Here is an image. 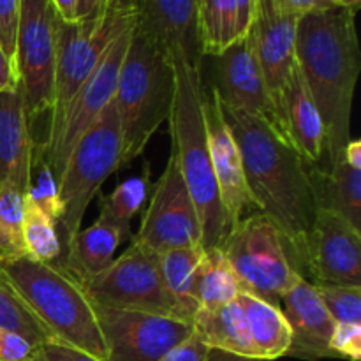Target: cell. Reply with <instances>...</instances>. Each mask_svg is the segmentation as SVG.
Instances as JSON below:
<instances>
[{
    "label": "cell",
    "instance_id": "obj_5",
    "mask_svg": "<svg viewBox=\"0 0 361 361\" xmlns=\"http://www.w3.org/2000/svg\"><path fill=\"white\" fill-rule=\"evenodd\" d=\"M173 95V63L134 27L113 97L122 133L123 166L140 157L159 127L168 122Z\"/></svg>",
    "mask_w": 361,
    "mask_h": 361
},
{
    "label": "cell",
    "instance_id": "obj_28",
    "mask_svg": "<svg viewBox=\"0 0 361 361\" xmlns=\"http://www.w3.org/2000/svg\"><path fill=\"white\" fill-rule=\"evenodd\" d=\"M23 242L27 257L41 263H53L62 257V242L56 222L25 196Z\"/></svg>",
    "mask_w": 361,
    "mask_h": 361
},
{
    "label": "cell",
    "instance_id": "obj_29",
    "mask_svg": "<svg viewBox=\"0 0 361 361\" xmlns=\"http://www.w3.org/2000/svg\"><path fill=\"white\" fill-rule=\"evenodd\" d=\"M23 212L25 194L13 183H0V263L27 256Z\"/></svg>",
    "mask_w": 361,
    "mask_h": 361
},
{
    "label": "cell",
    "instance_id": "obj_35",
    "mask_svg": "<svg viewBox=\"0 0 361 361\" xmlns=\"http://www.w3.org/2000/svg\"><path fill=\"white\" fill-rule=\"evenodd\" d=\"M37 358V345L23 335L0 328V361H34Z\"/></svg>",
    "mask_w": 361,
    "mask_h": 361
},
{
    "label": "cell",
    "instance_id": "obj_21",
    "mask_svg": "<svg viewBox=\"0 0 361 361\" xmlns=\"http://www.w3.org/2000/svg\"><path fill=\"white\" fill-rule=\"evenodd\" d=\"M21 88L0 92V183H13L27 194L34 143Z\"/></svg>",
    "mask_w": 361,
    "mask_h": 361
},
{
    "label": "cell",
    "instance_id": "obj_16",
    "mask_svg": "<svg viewBox=\"0 0 361 361\" xmlns=\"http://www.w3.org/2000/svg\"><path fill=\"white\" fill-rule=\"evenodd\" d=\"M134 27L154 42L171 63L201 67L197 0H127Z\"/></svg>",
    "mask_w": 361,
    "mask_h": 361
},
{
    "label": "cell",
    "instance_id": "obj_19",
    "mask_svg": "<svg viewBox=\"0 0 361 361\" xmlns=\"http://www.w3.org/2000/svg\"><path fill=\"white\" fill-rule=\"evenodd\" d=\"M214 88L222 104L259 116L282 134L277 111L268 94L249 35L217 56V85Z\"/></svg>",
    "mask_w": 361,
    "mask_h": 361
},
{
    "label": "cell",
    "instance_id": "obj_43",
    "mask_svg": "<svg viewBox=\"0 0 361 361\" xmlns=\"http://www.w3.org/2000/svg\"><path fill=\"white\" fill-rule=\"evenodd\" d=\"M106 0H80V20L95 16L104 7Z\"/></svg>",
    "mask_w": 361,
    "mask_h": 361
},
{
    "label": "cell",
    "instance_id": "obj_1",
    "mask_svg": "<svg viewBox=\"0 0 361 361\" xmlns=\"http://www.w3.org/2000/svg\"><path fill=\"white\" fill-rule=\"evenodd\" d=\"M219 106L242 154L254 207L281 229L300 267L303 243L319 210L305 159L267 120L236 111L221 101Z\"/></svg>",
    "mask_w": 361,
    "mask_h": 361
},
{
    "label": "cell",
    "instance_id": "obj_15",
    "mask_svg": "<svg viewBox=\"0 0 361 361\" xmlns=\"http://www.w3.org/2000/svg\"><path fill=\"white\" fill-rule=\"evenodd\" d=\"M316 286H361V229L319 208L300 254Z\"/></svg>",
    "mask_w": 361,
    "mask_h": 361
},
{
    "label": "cell",
    "instance_id": "obj_40",
    "mask_svg": "<svg viewBox=\"0 0 361 361\" xmlns=\"http://www.w3.org/2000/svg\"><path fill=\"white\" fill-rule=\"evenodd\" d=\"M20 88L16 67L0 44V92H13Z\"/></svg>",
    "mask_w": 361,
    "mask_h": 361
},
{
    "label": "cell",
    "instance_id": "obj_17",
    "mask_svg": "<svg viewBox=\"0 0 361 361\" xmlns=\"http://www.w3.org/2000/svg\"><path fill=\"white\" fill-rule=\"evenodd\" d=\"M300 18L282 13L274 0H257V13L249 32L254 55L259 63L274 108L281 122L282 134V94L296 66V27ZM288 140V137H286Z\"/></svg>",
    "mask_w": 361,
    "mask_h": 361
},
{
    "label": "cell",
    "instance_id": "obj_39",
    "mask_svg": "<svg viewBox=\"0 0 361 361\" xmlns=\"http://www.w3.org/2000/svg\"><path fill=\"white\" fill-rule=\"evenodd\" d=\"M274 4L282 13H288L296 18L317 13V11L331 9V7H341L335 4V0H274Z\"/></svg>",
    "mask_w": 361,
    "mask_h": 361
},
{
    "label": "cell",
    "instance_id": "obj_25",
    "mask_svg": "<svg viewBox=\"0 0 361 361\" xmlns=\"http://www.w3.org/2000/svg\"><path fill=\"white\" fill-rule=\"evenodd\" d=\"M319 208H328L361 229V169L337 159L330 171L310 169Z\"/></svg>",
    "mask_w": 361,
    "mask_h": 361
},
{
    "label": "cell",
    "instance_id": "obj_6",
    "mask_svg": "<svg viewBox=\"0 0 361 361\" xmlns=\"http://www.w3.org/2000/svg\"><path fill=\"white\" fill-rule=\"evenodd\" d=\"M192 330L208 349L257 361L288 356L291 348V330L282 310L249 293H240L217 309H200Z\"/></svg>",
    "mask_w": 361,
    "mask_h": 361
},
{
    "label": "cell",
    "instance_id": "obj_41",
    "mask_svg": "<svg viewBox=\"0 0 361 361\" xmlns=\"http://www.w3.org/2000/svg\"><path fill=\"white\" fill-rule=\"evenodd\" d=\"M56 16L67 23L80 21V0H49Z\"/></svg>",
    "mask_w": 361,
    "mask_h": 361
},
{
    "label": "cell",
    "instance_id": "obj_10",
    "mask_svg": "<svg viewBox=\"0 0 361 361\" xmlns=\"http://www.w3.org/2000/svg\"><path fill=\"white\" fill-rule=\"evenodd\" d=\"M133 27L120 32L106 49L104 56L94 73L78 88L76 94L63 109L59 123L48 130V137L41 145L49 168L56 180L60 178L67 157L85 133L95 123L106 108L111 104L118 83V74L129 48Z\"/></svg>",
    "mask_w": 361,
    "mask_h": 361
},
{
    "label": "cell",
    "instance_id": "obj_32",
    "mask_svg": "<svg viewBox=\"0 0 361 361\" xmlns=\"http://www.w3.org/2000/svg\"><path fill=\"white\" fill-rule=\"evenodd\" d=\"M32 164L37 166V176L30 178V187H28L25 196L30 201H34L42 212H46L59 224L63 212L62 201H60L59 180L53 175L41 145L37 148V155H35V152L32 155Z\"/></svg>",
    "mask_w": 361,
    "mask_h": 361
},
{
    "label": "cell",
    "instance_id": "obj_7",
    "mask_svg": "<svg viewBox=\"0 0 361 361\" xmlns=\"http://www.w3.org/2000/svg\"><path fill=\"white\" fill-rule=\"evenodd\" d=\"M219 249L238 277L242 291L275 307H281L284 293L303 277L286 236L259 212L236 222Z\"/></svg>",
    "mask_w": 361,
    "mask_h": 361
},
{
    "label": "cell",
    "instance_id": "obj_12",
    "mask_svg": "<svg viewBox=\"0 0 361 361\" xmlns=\"http://www.w3.org/2000/svg\"><path fill=\"white\" fill-rule=\"evenodd\" d=\"M80 284L99 305L180 317L159 274L157 254L134 242L106 270Z\"/></svg>",
    "mask_w": 361,
    "mask_h": 361
},
{
    "label": "cell",
    "instance_id": "obj_30",
    "mask_svg": "<svg viewBox=\"0 0 361 361\" xmlns=\"http://www.w3.org/2000/svg\"><path fill=\"white\" fill-rule=\"evenodd\" d=\"M148 185H150V180H148L147 169H145L143 175H136L123 180L102 201L99 217L113 222V224H116L130 235V221L143 208L148 196Z\"/></svg>",
    "mask_w": 361,
    "mask_h": 361
},
{
    "label": "cell",
    "instance_id": "obj_44",
    "mask_svg": "<svg viewBox=\"0 0 361 361\" xmlns=\"http://www.w3.org/2000/svg\"><path fill=\"white\" fill-rule=\"evenodd\" d=\"M204 361H257V360H250V358H243V356H236V355H229V353L224 351H217V349H210Z\"/></svg>",
    "mask_w": 361,
    "mask_h": 361
},
{
    "label": "cell",
    "instance_id": "obj_31",
    "mask_svg": "<svg viewBox=\"0 0 361 361\" xmlns=\"http://www.w3.org/2000/svg\"><path fill=\"white\" fill-rule=\"evenodd\" d=\"M0 328H7L23 335L37 348L51 338L48 330L39 323L37 317L32 314V310L25 305L23 300L2 275H0Z\"/></svg>",
    "mask_w": 361,
    "mask_h": 361
},
{
    "label": "cell",
    "instance_id": "obj_23",
    "mask_svg": "<svg viewBox=\"0 0 361 361\" xmlns=\"http://www.w3.org/2000/svg\"><path fill=\"white\" fill-rule=\"evenodd\" d=\"M257 13V0H197L201 53L219 56L247 37Z\"/></svg>",
    "mask_w": 361,
    "mask_h": 361
},
{
    "label": "cell",
    "instance_id": "obj_38",
    "mask_svg": "<svg viewBox=\"0 0 361 361\" xmlns=\"http://www.w3.org/2000/svg\"><path fill=\"white\" fill-rule=\"evenodd\" d=\"M208 351L210 349L192 334L187 341H183L182 344L171 349L164 358H161L159 361H204Z\"/></svg>",
    "mask_w": 361,
    "mask_h": 361
},
{
    "label": "cell",
    "instance_id": "obj_46",
    "mask_svg": "<svg viewBox=\"0 0 361 361\" xmlns=\"http://www.w3.org/2000/svg\"><path fill=\"white\" fill-rule=\"evenodd\" d=\"M34 361H42V360H41V358H39V356H37V358H35Z\"/></svg>",
    "mask_w": 361,
    "mask_h": 361
},
{
    "label": "cell",
    "instance_id": "obj_2",
    "mask_svg": "<svg viewBox=\"0 0 361 361\" xmlns=\"http://www.w3.org/2000/svg\"><path fill=\"white\" fill-rule=\"evenodd\" d=\"M356 11L331 7L305 14L296 27V63L307 81L324 126L330 162L351 140V106L360 76Z\"/></svg>",
    "mask_w": 361,
    "mask_h": 361
},
{
    "label": "cell",
    "instance_id": "obj_3",
    "mask_svg": "<svg viewBox=\"0 0 361 361\" xmlns=\"http://www.w3.org/2000/svg\"><path fill=\"white\" fill-rule=\"evenodd\" d=\"M175 95L169 115L171 154L176 157L187 190L196 204L201 224V245L214 249L231 231L208 152L207 126L203 116L204 87L201 67L173 63Z\"/></svg>",
    "mask_w": 361,
    "mask_h": 361
},
{
    "label": "cell",
    "instance_id": "obj_45",
    "mask_svg": "<svg viewBox=\"0 0 361 361\" xmlns=\"http://www.w3.org/2000/svg\"><path fill=\"white\" fill-rule=\"evenodd\" d=\"M335 4L341 7H348V9H353V11H358L361 0H335Z\"/></svg>",
    "mask_w": 361,
    "mask_h": 361
},
{
    "label": "cell",
    "instance_id": "obj_11",
    "mask_svg": "<svg viewBox=\"0 0 361 361\" xmlns=\"http://www.w3.org/2000/svg\"><path fill=\"white\" fill-rule=\"evenodd\" d=\"M55 20L49 0H20L14 66L28 122L51 111L56 60Z\"/></svg>",
    "mask_w": 361,
    "mask_h": 361
},
{
    "label": "cell",
    "instance_id": "obj_36",
    "mask_svg": "<svg viewBox=\"0 0 361 361\" xmlns=\"http://www.w3.org/2000/svg\"><path fill=\"white\" fill-rule=\"evenodd\" d=\"M18 16H20V0H0V44L13 62Z\"/></svg>",
    "mask_w": 361,
    "mask_h": 361
},
{
    "label": "cell",
    "instance_id": "obj_4",
    "mask_svg": "<svg viewBox=\"0 0 361 361\" xmlns=\"http://www.w3.org/2000/svg\"><path fill=\"white\" fill-rule=\"evenodd\" d=\"M9 282L51 338L108 361L94 303L80 281L62 264L41 263L23 256L0 263Z\"/></svg>",
    "mask_w": 361,
    "mask_h": 361
},
{
    "label": "cell",
    "instance_id": "obj_22",
    "mask_svg": "<svg viewBox=\"0 0 361 361\" xmlns=\"http://www.w3.org/2000/svg\"><path fill=\"white\" fill-rule=\"evenodd\" d=\"M282 126L284 136L305 162L321 161L324 154V126L298 63L282 94Z\"/></svg>",
    "mask_w": 361,
    "mask_h": 361
},
{
    "label": "cell",
    "instance_id": "obj_24",
    "mask_svg": "<svg viewBox=\"0 0 361 361\" xmlns=\"http://www.w3.org/2000/svg\"><path fill=\"white\" fill-rule=\"evenodd\" d=\"M127 236L130 235L122 228L99 217L87 229H80L67 243L62 267L76 281H87L113 263L116 249Z\"/></svg>",
    "mask_w": 361,
    "mask_h": 361
},
{
    "label": "cell",
    "instance_id": "obj_27",
    "mask_svg": "<svg viewBox=\"0 0 361 361\" xmlns=\"http://www.w3.org/2000/svg\"><path fill=\"white\" fill-rule=\"evenodd\" d=\"M242 291L238 277L219 247L204 249L196 277L194 296L200 309H217L228 305Z\"/></svg>",
    "mask_w": 361,
    "mask_h": 361
},
{
    "label": "cell",
    "instance_id": "obj_33",
    "mask_svg": "<svg viewBox=\"0 0 361 361\" xmlns=\"http://www.w3.org/2000/svg\"><path fill=\"white\" fill-rule=\"evenodd\" d=\"M316 288L335 323L361 324V286H316Z\"/></svg>",
    "mask_w": 361,
    "mask_h": 361
},
{
    "label": "cell",
    "instance_id": "obj_13",
    "mask_svg": "<svg viewBox=\"0 0 361 361\" xmlns=\"http://www.w3.org/2000/svg\"><path fill=\"white\" fill-rule=\"evenodd\" d=\"M94 310L108 361H159L194 334L192 323L180 317L99 303Z\"/></svg>",
    "mask_w": 361,
    "mask_h": 361
},
{
    "label": "cell",
    "instance_id": "obj_14",
    "mask_svg": "<svg viewBox=\"0 0 361 361\" xmlns=\"http://www.w3.org/2000/svg\"><path fill=\"white\" fill-rule=\"evenodd\" d=\"M133 242L154 254L201 245V224L196 204L173 154L155 183L150 203Z\"/></svg>",
    "mask_w": 361,
    "mask_h": 361
},
{
    "label": "cell",
    "instance_id": "obj_42",
    "mask_svg": "<svg viewBox=\"0 0 361 361\" xmlns=\"http://www.w3.org/2000/svg\"><path fill=\"white\" fill-rule=\"evenodd\" d=\"M338 159L345 161L349 166H353V168L361 169V141L360 140H349Z\"/></svg>",
    "mask_w": 361,
    "mask_h": 361
},
{
    "label": "cell",
    "instance_id": "obj_20",
    "mask_svg": "<svg viewBox=\"0 0 361 361\" xmlns=\"http://www.w3.org/2000/svg\"><path fill=\"white\" fill-rule=\"evenodd\" d=\"M279 309L291 330V348L288 355L307 360L334 358L330 338L335 330V321L312 282L305 277L300 279L284 293Z\"/></svg>",
    "mask_w": 361,
    "mask_h": 361
},
{
    "label": "cell",
    "instance_id": "obj_8",
    "mask_svg": "<svg viewBox=\"0 0 361 361\" xmlns=\"http://www.w3.org/2000/svg\"><path fill=\"white\" fill-rule=\"evenodd\" d=\"M122 166V133L115 102L111 101L73 148L59 178L63 212L56 228L62 249L81 229L88 204L97 196L102 183Z\"/></svg>",
    "mask_w": 361,
    "mask_h": 361
},
{
    "label": "cell",
    "instance_id": "obj_9",
    "mask_svg": "<svg viewBox=\"0 0 361 361\" xmlns=\"http://www.w3.org/2000/svg\"><path fill=\"white\" fill-rule=\"evenodd\" d=\"M133 25L134 13L127 0H106L104 7L95 16L74 23H67L56 16L55 87L49 129L59 123L66 106L94 73L113 39Z\"/></svg>",
    "mask_w": 361,
    "mask_h": 361
},
{
    "label": "cell",
    "instance_id": "obj_34",
    "mask_svg": "<svg viewBox=\"0 0 361 361\" xmlns=\"http://www.w3.org/2000/svg\"><path fill=\"white\" fill-rule=\"evenodd\" d=\"M330 351L334 358L361 361V324L335 323Z\"/></svg>",
    "mask_w": 361,
    "mask_h": 361
},
{
    "label": "cell",
    "instance_id": "obj_18",
    "mask_svg": "<svg viewBox=\"0 0 361 361\" xmlns=\"http://www.w3.org/2000/svg\"><path fill=\"white\" fill-rule=\"evenodd\" d=\"M203 116L204 126H207L208 152H210L212 169H214L215 182H217L219 196H221L222 207H224L228 221L233 228L236 222L245 217L247 210L256 207H254L245 182L242 154H240L238 145L222 116L217 92L214 87L208 92L204 88Z\"/></svg>",
    "mask_w": 361,
    "mask_h": 361
},
{
    "label": "cell",
    "instance_id": "obj_26",
    "mask_svg": "<svg viewBox=\"0 0 361 361\" xmlns=\"http://www.w3.org/2000/svg\"><path fill=\"white\" fill-rule=\"evenodd\" d=\"M204 256L203 245L182 247L157 254V267L169 298L175 303L178 316L192 323L194 314L200 310L194 296L196 277L201 259Z\"/></svg>",
    "mask_w": 361,
    "mask_h": 361
},
{
    "label": "cell",
    "instance_id": "obj_37",
    "mask_svg": "<svg viewBox=\"0 0 361 361\" xmlns=\"http://www.w3.org/2000/svg\"><path fill=\"white\" fill-rule=\"evenodd\" d=\"M37 356L42 361H104L55 338H49L48 342L39 345Z\"/></svg>",
    "mask_w": 361,
    "mask_h": 361
}]
</instances>
